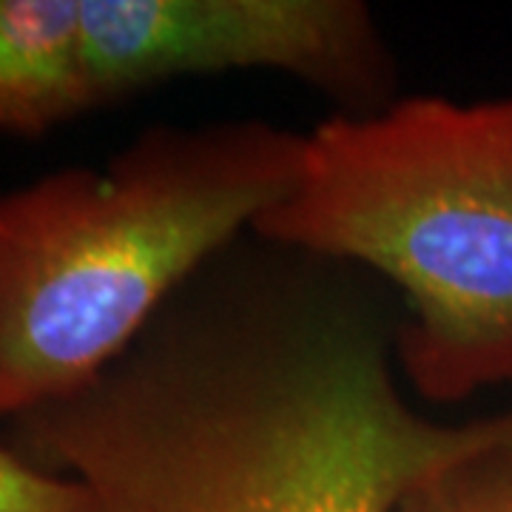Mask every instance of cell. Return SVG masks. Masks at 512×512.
<instances>
[{"instance_id": "1", "label": "cell", "mask_w": 512, "mask_h": 512, "mask_svg": "<svg viewBox=\"0 0 512 512\" xmlns=\"http://www.w3.org/2000/svg\"><path fill=\"white\" fill-rule=\"evenodd\" d=\"M399 319L373 274L245 234L12 444L103 512H393L512 436V407L447 424L407 402Z\"/></svg>"}, {"instance_id": "2", "label": "cell", "mask_w": 512, "mask_h": 512, "mask_svg": "<svg viewBox=\"0 0 512 512\" xmlns=\"http://www.w3.org/2000/svg\"><path fill=\"white\" fill-rule=\"evenodd\" d=\"M305 134L151 126L103 165L0 194V421L72 396L291 191Z\"/></svg>"}, {"instance_id": "3", "label": "cell", "mask_w": 512, "mask_h": 512, "mask_svg": "<svg viewBox=\"0 0 512 512\" xmlns=\"http://www.w3.org/2000/svg\"><path fill=\"white\" fill-rule=\"evenodd\" d=\"M251 234L396 288V362L421 399L512 384V94L333 114Z\"/></svg>"}, {"instance_id": "4", "label": "cell", "mask_w": 512, "mask_h": 512, "mask_svg": "<svg viewBox=\"0 0 512 512\" xmlns=\"http://www.w3.org/2000/svg\"><path fill=\"white\" fill-rule=\"evenodd\" d=\"M282 72L370 114L396 100V60L362 0H80L89 111L177 77Z\"/></svg>"}, {"instance_id": "5", "label": "cell", "mask_w": 512, "mask_h": 512, "mask_svg": "<svg viewBox=\"0 0 512 512\" xmlns=\"http://www.w3.org/2000/svg\"><path fill=\"white\" fill-rule=\"evenodd\" d=\"M86 111L80 0H0V134L43 137Z\"/></svg>"}, {"instance_id": "6", "label": "cell", "mask_w": 512, "mask_h": 512, "mask_svg": "<svg viewBox=\"0 0 512 512\" xmlns=\"http://www.w3.org/2000/svg\"><path fill=\"white\" fill-rule=\"evenodd\" d=\"M393 512H512V436L421 478Z\"/></svg>"}, {"instance_id": "7", "label": "cell", "mask_w": 512, "mask_h": 512, "mask_svg": "<svg viewBox=\"0 0 512 512\" xmlns=\"http://www.w3.org/2000/svg\"><path fill=\"white\" fill-rule=\"evenodd\" d=\"M0 512H103L80 478L55 473L0 439Z\"/></svg>"}]
</instances>
